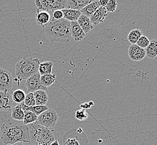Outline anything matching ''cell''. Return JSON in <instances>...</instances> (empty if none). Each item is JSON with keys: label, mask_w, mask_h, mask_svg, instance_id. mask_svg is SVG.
I'll return each mask as SVG.
<instances>
[{"label": "cell", "mask_w": 157, "mask_h": 145, "mask_svg": "<svg viewBox=\"0 0 157 145\" xmlns=\"http://www.w3.org/2000/svg\"><path fill=\"white\" fill-rule=\"evenodd\" d=\"M1 140L5 145L29 142L28 126L24 125L23 121L12 118L7 120L1 127Z\"/></svg>", "instance_id": "6da1fadb"}, {"label": "cell", "mask_w": 157, "mask_h": 145, "mask_svg": "<svg viewBox=\"0 0 157 145\" xmlns=\"http://www.w3.org/2000/svg\"><path fill=\"white\" fill-rule=\"evenodd\" d=\"M44 27L45 34L52 41L68 43L72 38L71 22L64 18L59 20H52Z\"/></svg>", "instance_id": "7a4b0ae2"}, {"label": "cell", "mask_w": 157, "mask_h": 145, "mask_svg": "<svg viewBox=\"0 0 157 145\" xmlns=\"http://www.w3.org/2000/svg\"><path fill=\"white\" fill-rule=\"evenodd\" d=\"M28 126L30 145H50L54 141L58 140L59 135L53 129L42 126L36 122Z\"/></svg>", "instance_id": "3957f363"}, {"label": "cell", "mask_w": 157, "mask_h": 145, "mask_svg": "<svg viewBox=\"0 0 157 145\" xmlns=\"http://www.w3.org/2000/svg\"><path fill=\"white\" fill-rule=\"evenodd\" d=\"M40 61L38 59H33L32 58H25L19 60L15 66V72L17 76L16 82H21L23 80H27L31 76L39 72Z\"/></svg>", "instance_id": "277c9868"}, {"label": "cell", "mask_w": 157, "mask_h": 145, "mask_svg": "<svg viewBox=\"0 0 157 145\" xmlns=\"http://www.w3.org/2000/svg\"><path fill=\"white\" fill-rule=\"evenodd\" d=\"M34 3L38 8V12L46 11L52 17L54 11L66 9L67 0H36Z\"/></svg>", "instance_id": "5b68a950"}, {"label": "cell", "mask_w": 157, "mask_h": 145, "mask_svg": "<svg viewBox=\"0 0 157 145\" xmlns=\"http://www.w3.org/2000/svg\"><path fill=\"white\" fill-rule=\"evenodd\" d=\"M58 121V115L57 112L53 109L49 108L38 116L36 122L44 127L53 129L56 126Z\"/></svg>", "instance_id": "8992f818"}, {"label": "cell", "mask_w": 157, "mask_h": 145, "mask_svg": "<svg viewBox=\"0 0 157 145\" xmlns=\"http://www.w3.org/2000/svg\"><path fill=\"white\" fill-rule=\"evenodd\" d=\"M41 76L38 72L31 76L26 80L25 85L27 88V91L29 93H34L39 90L46 91L47 88L42 85L40 81Z\"/></svg>", "instance_id": "52a82bcc"}, {"label": "cell", "mask_w": 157, "mask_h": 145, "mask_svg": "<svg viewBox=\"0 0 157 145\" xmlns=\"http://www.w3.org/2000/svg\"><path fill=\"white\" fill-rule=\"evenodd\" d=\"M13 77L7 70L0 68V91L10 92L13 85Z\"/></svg>", "instance_id": "ba28073f"}, {"label": "cell", "mask_w": 157, "mask_h": 145, "mask_svg": "<svg viewBox=\"0 0 157 145\" xmlns=\"http://www.w3.org/2000/svg\"><path fill=\"white\" fill-rule=\"evenodd\" d=\"M128 55L132 60L139 61L143 60L146 57L145 50L139 47L136 44L130 45L128 49Z\"/></svg>", "instance_id": "9c48e42d"}, {"label": "cell", "mask_w": 157, "mask_h": 145, "mask_svg": "<svg viewBox=\"0 0 157 145\" xmlns=\"http://www.w3.org/2000/svg\"><path fill=\"white\" fill-rule=\"evenodd\" d=\"M13 99L10 92L0 91V110L9 111L13 105Z\"/></svg>", "instance_id": "30bf717a"}, {"label": "cell", "mask_w": 157, "mask_h": 145, "mask_svg": "<svg viewBox=\"0 0 157 145\" xmlns=\"http://www.w3.org/2000/svg\"><path fill=\"white\" fill-rule=\"evenodd\" d=\"M107 16V12L105 7L100 6L95 13L90 17L93 25H97L103 22Z\"/></svg>", "instance_id": "8fae6325"}, {"label": "cell", "mask_w": 157, "mask_h": 145, "mask_svg": "<svg viewBox=\"0 0 157 145\" xmlns=\"http://www.w3.org/2000/svg\"><path fill=\"white\" fill-rule=\"evenodd\" d=\"M71 133L72 134L71 131H70ZM77 129H75V134H72L71 136H69L68 139L66 141L64 142V145H87V142H83L81 143V139H79L83 135V133L81 128L77 129Z\"/></svg>", "instance_id": "7c38bea8"}, {"label": "cell", "mask_w": 157, "mask_h": 145, "mask_svg": "<svg viewBox=\"0 0 157 145\" xmlns=\"http://www.w3.org/2000/svg\"><path fill=\"white\" fill-rule=\"evenodd\" d=\"M71 33L72 38L76 41H81L86 36L85 32L77 21L71 22Z\"/></svg>", "instance_id": "4fadbf2b"}, {"label": "cell", "mask_w": 157, "mask_h": 145, "mask_svg": "<svg viewBox=\"0 0 157 145\" xmlns=\"http://www.w3.org/2000/svg\"><path fill=\"white\" fill-rule=\"evenodd\" d=\"M92 2L91 0H67L66 9L81 11Z\"/></svg>", "instance_id": "5bb4252c"}, {"label": "cell", "mask_w": 157, "mask_h": 145, "mask_svg": "<svg viewBox=\"0 0 157 145\" xmlns=\"http://www.w3.org/2000/svg\"><path fill=\"white\" fill-rule=\"evenodd\" d=\"M77 22L79 26L82 28L83 31L85 32L86 34L90 32L94 28L90 17H88L87 16L83 15H81L80 16Z\"/></svg>", "instance_id": "9a60e30c"}, {"label": "cell", "mask_w": 157, "mask_h": 145, "mask_svg": "<svg viewBox=\"0 0 157 145\" xmlns=\"http://www.w3.org/2000/svg\"><path fill=\"white\" fill-rule=\"evenodd\" d=\"M25 112L23 108V102L20 104H16L11 108V118L16 121H23Z\"/></svg>", "instance_id": "2e32d148"}, {"label": "cell", "mask_w": 157, "mask_h": 145, "mask_svg": "<svg viewBox=\"0 0 157 145\" xmlns=\"http://www.w3.org/2000/svg\"><path fill=\"white\" fill-rule=\"evenodd\" d=\"M100 6L99 1H92V2L89 3L80 11L82 15L90 17Z\"/></svg>", "instance_id": "e0dca14e"}, {"label": "cell", "mask_w": 157, "mask_h": 145, "mask_svg": "<svg viewBox=\"0 0 157 145\" xmlns=\"http://www.w3.org/2000/svg\"><path fill=\"white\" fill-rule=\"evenodd\" d=\"M63 13L64 19H66L69 22L77 21L78 19L82 15L80 11L75 9H65L62 10Z\"/></svg>", "instance_id": "ac0fdd59"}, {"label": "cell", "mask_w": 157, "mask_h": 145, "mask_svg": "<svg viewBox=\"0 0 157 145\" xmlns=\"http://www.w3.org/2000/svg\"><path fill=\"white\" fill-rule=\"evenodd\" d=\"M35 99L36 106H46L48 101V96L46 91L39 90L33 93Z\"/></svg>", "instance_id": "d6986e66"}, {"label": "cell", "mask_w": 157, "mask_h": 145, "mask_svg": "<svg viewBox=\"0 0 157 145\" xmlns=\"http://www.w3.org/2000/svg\"><path fill=\"white\" fill-rule=\"evenodd\" d=\"M52 20V16L46 11L38 12L36 15V21L40 25L43 27L48 24Z\"/></svg>", "instance_id": "ffe728a7"}, {"label": "cell", "mask_w": 157, "mask_h": 145, "mask_svg": "<svg viewBox=\"0 0 157 145\" xmlns=\"http://www.w3.org/2000/svg\"><path fill=\"white\" fill-rule=\"evenodd\" d=\"M146 56L151 59L157 57V40H152L145 49Z\"/></svg>", "instance_id": "44dd1931"}, {"label": "cell", "mask_w": 157, "mask_h": 145, "mask_svg": "<svg viewBox=\"0 0 157 145\" xmlns=\"http://www.w3.org/2000/svg\"><path fill=\"white\" fill-rule=\"evenodd\" d=\"M53 66V63L52 61H45L41 63L39 65V72L40 76L52 74V68Z\"/></svg>", "instance_id": "7402d4cb"}, {"label": "cell", "mask_w": 157, "mask_h": 145, "mask_svg": "<svg viewBox=\"0 0 157 145\" xmlns=\"http://www.w3.org/2000/svg\"><path fill=\"white\" fill-rule=\"evenodd\" d=\"M11 97L13 102L16 104H20L25 100L26 94L25 91L21 89H16L11 94Z\"/></svg>", "instance_id": "603a6c76"}, {"label": "cell", "mask_w": 157, "mask_h": 145, "mask_svg": "<svg viewBox=\"0 0 157 145\" xmlns=\"http://www.w3.org/2000/svg\"><path fill=\"white\" fill-rule=\"evenodd\" d=\"M142 35H143L140 30L138 28L134 29L129 32L128 36V40L132 44H136Z\"/></svg>", "instance_id": "cb8c5ba5"}, {"label": "cell", "mask_w": 157, "mask_h": 145, "mask_svg": "<svg viewBox=\"0 0 157 145\" xmlns=\"http://www.w3.org/2000/svg\"><path fill=\"white\" fill-rule=\"evenodd\" d=\"M24 103V102H23ZM23 108L26 111H30L35 114L36 116H39L40 114L43 113L45 110H48L49 108L47 106H35L31 107H28L25 106L24 103L23 104Z\"/></svg>", "instance_id": "d4e9b609"}, {"label": "cell", "mask_w": 157, "mask_h": 145, "mask_svg": "<svg viewBox=\"0 0 157 145\" xmlns=\"http://www.w3.org/2000/svg\"><path fill=\"white\" fill-rule=\"evenodd\" d=\"M56 80V76L55 74H50L41 76L40 77V81L42 85L45 87H49L52 85Z\"/></svg>", "instance_id": "484cf974"}, {"label": "cell", "mask_w": 157, "mask_h": 145, "mask_svg": "<svg viewBox=\"0 0 157 145\" xmlns=\"http://www.w3.org/2000/svg\"><path fill=\"white\" fill-rule=\"evenodd\" d=\"M38 116L30 111H26L24 114L23 123L25 125L36 122L38 120Z\"/></svg>", "instance_id": "4316f807"}, {"label": "cell", "mask_w": 157, "mask_h": 145, "mask_svg": "<svg viewBox=\"0 0 157 145\" xmlns=\"http://www.w3.org/2000/svg\"><path fill=\"white\" fill-rule=\"evenodd\" d=\"M24 103L28 107H33L36 105L35 99L33 93H29L27 95H26Z\"/></svg>", "instance_id": "83f0119b"}, {"label": "cell", "mask_w": 157, "mask_h": 145, "mask_svg": "<svg viewBox=\"0 0 157 145\" xmlns=\"http://www.w3.org/2000/svg\"><path fill=\"white\" fill-rule=\"evenodd\" d=\"M75 118L78 121H82L86 120L88 118V114L85 109H80L77 110L75 113Z\"/></svg>", "instance_id": "f1b7e54d"}, {"label": "cell", "mask_w": 157, "mask_h": 145, "mask_svg": "<svg viewBox=\"0 0 157 145\" xmlns=\"http://www.w3.org/2000/svg\"><path fill=\"white\" fill-rule=\"evenodd\" d=\"M150 44V40L146 36L142 35L136 44L142 49H145Z\"/></svg>", "instance_id": "f546056e"}, {"label": "cell", "mask_w": 157, "mask_h": 145, "mask_svg": "<svg viewBox=\"0 0 157 145\" xmlns=\"http://www.w3.org/2000/svg\"><path fill=\"white\" fill-rule=\"evenodd\" d=\"M117 3L115 0H109L108 3L105 7L107 12L109 13H113L116 9Z\"/></svg>", "instance_id": "4dcf8cb0"}, {"label": "cell", "mask_w": 157, "mask_h": 145, "mask_svg": "<svg viewBox=\"0 0 157 145\" xmlns=\"http://www.w3.org/2000/svg\"><path fill=\"white\" fill-rule=\"evenodd\" d=\"M63 13L62 10H57L54 11L52 14V20H59L63 19Z\"/></svg>", "instance_id": "1f68e13d"}, {"label": "cell", "mask_w": 157, "mask_h": 145, "mask_svg": "<svg viewBox=\"0 0 157 145\" xmlns=\"http://www.w3.org/2000/svg\"><path fill=\"white\" fill-rule=\"evenodd\" d=\"M94 105V102H92V101H90L89 102H86V103H84L83 104H81L80 107L82 109H85L86 110H88V109H90L91 107L93 106Z\"/></svg>", "instance_id": "d6a6232c"}, {"label": "cell", "mask_w": 157, "mask_h": 145, "mask_svg": "<svg viewBox=\"0 0 157 145\" xmlns=\"http://www.w3.org/2000/svg\"><path fill=\"white\" fill-rule=\"evenodd\" d=\"M109 0H100L99 2L100 3L101 6L105 7L108 3Z\"/></svg>", "instance_id": "836d02e7"}, {"label": "cell", "mask_w": 157, "mask_h": 145, "mask_svg": "<svg viewBox=\"0 0 157 145\" xmlns=\"http://www.w3.org/2000/svg\"><path fill=\"white\" fill-rule=\"evenodd\" d=\"M50 145H59L58 140H56L55 141H54L52 143H51Z\"/></svg>", "instance_id": "e575fe53"}, {"label": "cell", "mask_w": 157, "mask_h": 145, "mask_svg": "<svg viewBox=\"0 0 157 145\" xmlns=\"http://www.w3.org/2000/svg\"><path fill=\"white\" fill-rule=\"evenodd\" d=\"M25 145V144H24L22 142H17L15 144H13V145Z\"/></svg>", "instance_id": "d590c367"}, {"label": "cell", "mask_w": 157, "mask_h": 145, "mask_svg": "<svg viewBox=\"0 0 157 145\" xmlns=\"http://www.w3.org/2000/svg\"></svg>", "instance_id": "8d00e7d4"}]
</instances>
